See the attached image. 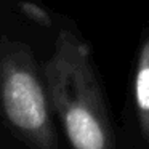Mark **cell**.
<instances>
[{
    "label": "cell",
    "instance_id": "3957f363",
    "mask_svg": "<svg viewBox=\"0 0 149 149\" xmlns=\"http://www.w3.org/2000/svg\"><path fill=\"white\" fill-rule=\"evenodd\" d=\"M122 133L128 149H149V27L139 39Z\"/></svg>",
    "mask_w": 149,
    "mask_h": 149
},
{
    "label": "cell",
    "instance_id": "6da1fadb",
    "mask_svg": "<svg viewBox=\"0 0 149 149\" xmlns=\"http://www.w3.org/2000/svg\"><path fill=\"white\" fill-rule=\"evenodd\" d=\"M50 21L32 2L0 0V149H61L37 31Z\"/></svg>",
    "mask_w": 149,
    "mask_h": 149
},
{
    "label": "cell",
    "instance_id": "7a4b0ae2",
    "mask_svg": "<svg viewBox=\"0 0 149 149\" xmlns=\"http://www.w3.org/2000/svg\"><path fill=\"white\" fill-rule=\"evenodd\" d=\"M43 75L68 149H128L112 122L91 50L75 29H55Z\"/></svg>",
    "mask_w": 149,
    "mask_h": 149
}]
</instances>
